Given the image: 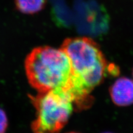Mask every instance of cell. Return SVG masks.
<instances>
[{"instance_id": "cell-7", "label": "cell", "mask_w": 133, "mask_h": 133, "mask_svg": "<svg viewBox=\"0 0 133 133\" xmlns=\"http://www.w3.org/2000/svg\"><path fill=\"white\" fill-rule=\"evenodd\" d=\"M67 133H78V132H67Z\"/></svg>"}, {"instance_id": "cell-4", "label": "cell", "mask_w": 133, "mask_h": 133, "mask_svg": "<svg viewBox=\"0 0 133 133\" xmlns=\"http://www.w3.org/2000/svg\"><path fill=\"white\" fill-rule=\"evenodd\" d=\"M110 94L116 105L124 107L133 104V81L121 77L115 81L110 88Z\"/></svg>"}, {"instance_id": "cell-8", "label": "cell", "mask_w": 133, "mask_h": 133, "mask_svg": "<svg viewBox=\"0 0 133 133\" xmlns=\"http://www.w3.org/2000/svg\"><path fill=\"white\" fill-rule=\"evenodd\" d=\"M105 133H111V132H105Z\"/></svg>"}, {"instance_id": "cell-2", "label": "cell", "mask_w": 133, "mask_h": 133, "mask_svg": "<svg viewBox=\"0 0 133 133\" xmlns=\"http://www.w3.org/2000/svg\"><path fill=\"white\" fill-rule=\"evenodd\" d=\"M30 84L39 92L65 85L71 75L69 57L62 49L50 46L35 48L25 61Z\"/></svg>"}, {"instance_id": "cell-6", "label": "cell", "mask_w": 133, "mask_h": 133, "mask_svg": "<svg viewBox=\"0 0 133 133\" xmlns=\"http://www.w3.org/2000/svg\"><path fill=\"white\" fill-rule=\"evenodd\" d=\"M8 120L6 112L0 108V133H5L8 128Z\"/></svg>"}, {"instance_id": "cell-1", "label": "cell", "mask_w": 133, "mask_h": 133, "mask_svg": "<svg viewBox=\"0 0 133 133\" xmlns=\"http://www.w3.org/2000/svg\"><path fill=\"white\" fill-rule=\"evenodd\" d=\"M61 49L69 57L71 66L65 89L74 103L86 102L92 97L91 91L108 74L107 61L99 45L87 37L67 38Z\"/></svg>"}, {"instance_id": "cell-5", "label": "cell", "mask_w": 133, "mask_h": 133, "mask_svg": "<svg viewBox=\"0 0 133 133\" xmlns=\"http://www.w3.org/2000/svg\"><path fill=\"white\" fill-rule=\"evenodd\" d=\"M46 0H15L16 9L25 14H34L44 9Z\"/></svg>"}, {"instance_id": "cell-3", "label": "cell", "mask_w": 133, "mask_h": 133, "mask_svg": "<svg viewBox=\"0 0 133 133\" xmlns=\"http://www.w3.org/2000/svg\"><path fill=\"white\" fill-rule=\"evenodd\" d=\"M36 110L31 124L33 133H60L73 111L72 101L62 87L30 96Z\"/></svg>"}]
</instances>
